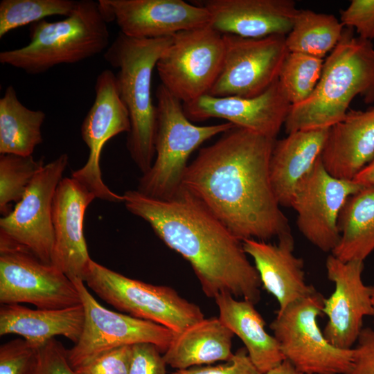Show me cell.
<instances>
[{"label":"cell","mask_w":374,"mask_h":374,"mask_svg":"<svg viewBox=\"0 0 374 374\" xmlns=\"http://www.w3.org/2000/svg\"><path fill=\"white\" fill-rule=\"evenodd\" d=\"M276 140L234 126L201 148L184 174L181 187L241 241L291 233L270 181Z\"/></svg>","instance_id":"6da1fadb"},{"label":"cell","mask_w":374,"mask_h":374,"mask_svg":"<svg viewBox=\"0 0 374 374\" xmlns=\"http://www.w3.org/2000/svg\"><path fill=\"white\" fill-rule=\"evenodd\" d=\"M127 211L147 222L157 235L190 265L204 294L229 293L257 304L262 285L242 241L183 187L159 199L138 190L123 195Z\"/></svg>","instance_id":"7a4b0ae2"},{"label":"cell","mask_w":374,"mask_h":374,"mask_svg":"<svg viewBox=\"0 0 374 374\" xmlns=\"http://www.w3.org/2000/svg\"><path fill=\"white\" fill-rule=\"evenodd\" d=\"M344 28L342 37L323 62L319 82L305 101L291 106L287 134L330 128L344 118L357 96L374 103V46Z\"/></svg>","instance_id":"3957f363"},{"label":"cell","mask_w":374,"mask_h":374,"mask_svg":"<svg viewBox=\"0 0 374 374\" xmlns=\"http://www.w3.org/2000/svg\"><path fill=\"white\" fill-rule=\"evenodd\" d=\"M172 37L137 39L119 33L104 53V59L118 69L119 96L130 116L126 146L141 171L148 172L155 157L157 108L151 95L152 72Z\"/></svg>","instance_id":"277c9868"},{"label":"cell","mask_w":374,"mask_h":374,"mask_svg":"<svg viewBox=\"0 0 374 374\" xmlns=\"http://www.w3.org/2000/svg\"><path fill=\"white\" fill-rule=\"evenodd\" d=\"M108 23L98 1H77L64 19L31 24L29 43L1 52L0 62L37 75L57 65L83 61L109 47Z\"/></svg>","instance_id":"5b68a950"},{"label":"cell","mask_w":374,"mask_h":374,"mask_svg":"<svg viewBox=\"0 0 374 374\" xmlns=\"http://www.w3.org/2000/svg\"><path fill=\"white\" fill-rule=\"evenodd\" d=\"M156 98L155 157L150 169L140 177L136 190L152 198L167 199L181 188L190 154L206 141L235 125L229 122L193 124L184 112L183 103L161 84Z\"/></svg>","instance_id":"8992f818"},{"label":"cell","mask_w":374,"mask_h":374,"mask_svg":"<svg viewBox=\"0 0 374 374\" xmlns=\"http://www.w3.org/2000/svg\"><path fill=\"white\" fill-rule=\"evenodd\" d=\"M84 282L119 311L152 321L179 335L204 319L201 308L173 288L130 278L91 260Z\"/></svg>","instance_id":"52a82bcc"},{"label":"cell","mask_w":374,"mask_h":374,"mask_svg":"<svg viewBox=\"0 0 374 374\" xmlns=\"http://www.w3.org/2000/svg\"><path fill=\"white\" fill-rule=\"evenodd\" d=\"M323 297L318 292L278 311L270 324L285 359L305 374H347L353 348L332 344L318 324Z\"/></svg>","instance_id":"ba28073f"},{"label":"cell","mask_w":374,"mask_h":374,"mask_svg":"<svg viewBox=\"0 0 374 374\" xmlns=\"http://www.w3.org/2000/svg\"><path fill=\"white\" fill-rule=\"evenodd\" d=\"M224 55L223 35L208 24L172 35L156 69L161 84L186 103L209 93Z\"/></svg>","instance_id":"9c48e42d"},{"label":"cell","mask_w":374,"mask_h":374,"mask_svg":"<svg viewBox=\"0 0 374 374\" xmlns=\"http://www.w3.org/2000/svg\"><path fill=\"white\" fill-rule=\"evenodd\" d=\"M0 303L56 310L81 304L74 283L27 249L0 236Z\"/></svg>","instance_id":"30bf717a"},{"label":"cell","mask_w":374,"mask_h":374,"mask_svg":"<svg viewBox=\"0 0 374 374\" xmlns=\"http://www.w3.org/2000/svg\"><path fill=\"white\" fill-rule=\"evenodd\" d=\"M84 310L82 335L67 350L69 362L75 368L108 350L140 343L156 346L164 353L175 334L156 323L109 310L90 294L81 280L73 281Z\"/></svg>","instance_id":"8fae6325"},{"label":"cell","mask_w":374,"mask_h":374,"mask_svg":"<svg viewBox=\"0 0 374 374\" xmlns=\"http://www.w3.org/2000/svg\"><path fill=\"white\" fill-rule=\"evenodd\" d=\"M221 71L208 94L216 97L258 96L276 81L289 53L286 35L246 38L224 34Z\"/></svg>","instance_id":"7c38bea8"},{"label":"cell","mask_w":374,"mask_h":374,"mask_svg":"<svg viewBox=\"0 0 374 374\" xmlns=\"http://www.w3.org/2000/svg\"><path fill=\"white\" fill-rule=\"evenodd\" d=\"M68 163V154L62 153L44 164L21 199L0 219V236L27 249L47 265H51L54 244L53 199Z\"/></svg>","instance_id":"4fadbf2b"},{"label":"cell","mask_w":374,"mask_h":374,"mask_svg":"<svg viewBox=\"0 0 374 374\" xmlns=\"http://www.w3.org/2000/svg\"><path fill=\"white\" fill-rule=\"evenodd\" d=\"M362 187L353 180L332 176L320 157L298 184L292 201L302 235L322 251L332 252L340 239L341 211L348 197Z\"/></svg>","instance_id":"5bb4252c"},{"label":"cell","mask_w":374,"mask_h":374,"mask_svg":"<svg viewBox=\"0 0 374 374\" xmlns=\"http://www.w3.org/2000/svg\"><path fill=\"white\" fill-rule=\"evenodd\" d=\"M95 99L80 127L81 136L89 150L88 159L71 177L91 192L96 198L123 202V195L112 191L103 182L100 159L105 144L112 138L130 130L128 112L117 89L116 75L105 69L96 78Z\"/></svg>","instance_id":"9a60e30c"},{"label":"cell","mask_w":374,"mask_h":374,"mask_svg":"<svg viewBox=\"0 0 374 374\" xmlns=\"http://www.w3.org/2000/svg\"><path fill=\"white\" fill-rule=\"evenodd\" d=\"M326 269L335 290L323 299L322 312L328 322L323 332L335 346L351 349L363 329L364 318L374 316L372 289L362 280L364 261L343 262L331 254Z\"/></svg>","instance_id":"2e32d148"},{"label":"cell","mask_w":374,"mask_h":374,"mask_svg":"<svg viewBox=\"0 0 374 374\" xmlns=\"http://www.w3.org/2000/svg\"><path fill=\"white\" fill-rule=\"evenodd\" d=\"M109 22L123 34L157 39L211 23L208 10L183 0H98Z\"/></svg>","instance_id":"e0dca14e"},{"label":"cell","mask_w":374,"mask_h":374,"mask_svg":"<svg viewBox=\"0 0 374 374\" xmlns=\"http://www.w3.org/2000/svg\"><path fill=\"white\" fill-rule=\"evenodd\" d=\"M291 106L278 80L254 97L206 94L183 103L184 112L191 121L222 118L236 127L274 139L284 125Z\"/></svg>","instance_id":"ac0fdd59"},{"label":"cell","mask_w":374,"mask_h":374,"mask_svg":"<svg viewBox=\"0 0 374 374\" xmlns=\"http://www.w3.org/2000/svg\"><path fill=\"white\" fill-rule=\"evenodd\" d=\"M96 196L72 177L60 182L53 202L54 244L51 265L72 281H84L91 258L83 233L88 206Z\"/></svg>","instance_id":"d6986e66"},{"label":"cell","mask_w":374,"mask_h":374,"mask_svg":"<svg viewBox=\"0 0 374 374\" xmlns=\"http://www.w3.org/2000/svg\"><path fill=\"white\" fill-rule=\"evenodd\" d=\"M211 26L221 34L246 38L287 35L299 9L292 0H204Z\"/></svg>","instance_id":"ffe728a7"},{"label":"cell","mask_w":374,"mask_h":374,"mask_svg":"<svg viewBox=\"0 0 374 374\" xmlns=\"http://www.w3.org/2000/svg\"><path fill=\"white\" fill-rule=\"evenodd\" d=\"M242 246L253 260L262 285L277 300L278 311L317 292L307 283L303 260L294 252L292 233L278 238L276 244L246 239Z\"/></svg>","instance_id":"44dd1931"},{"label":"cell","mask_w":374,"mask_h":374,"mask_svg":"<svg viewBox=\"0 0 374 374\" xmlns=\"http://www.w3.org/2000/svg\"><path fill=\"white\" fill-rule=\"evenodd\" d=\"M373 157L374 105L365 111L349 110L329 128L321 159L332 176L353 180Z\"/></svg>","instance_id":"7402d4cb"},{"label":"cell","mask_w":374,"mask_h":374,"mask_svg":"<svg viewBox=\"0 0 374 374\" xmlns=\"http://www.w3.org/2000/svg\"><path fill=\"white\" fill-rule=\"evenodd\" d=\"M328 130H299L276 140L269 161V176L280 206L291 207L298 184L321 157Z\"/></svg>","instance_id":"603a6c76"},{"label":"cell","mask_w":374,"mask_h":374,"mask_svg":"<svg viewBox=\"0 0 374 374\" xmlns=\"http://www.w3.org/2000/svg\"><path fill=\"white\" fill-rule=\"evenodd\" d=\"M82 304L56 310H35L19 304L0 308V335H18L34 348L61 335L78 343L84 327Z\"/></svg>","instance_id":"cb8c5ba5"},{"label":"cell","mask_w":374,"mask_h":374,"mask_svg":"<svg viewBox=\"0 0 374 374\" xmlns=\"http://www.w3.org/2000/svg\"><path fill=\"white\" fill-rule=\"evenodd\" d=\"M219 319L243 342L251 361L262 374L281 364L285 359L274 336L265 330V322L254 304L238 300L229 293L215 299Z\"/></svg>","instance_id":"d4e9b609"},{"label":"cell","mask_w":374,"mask_h":374,"mask_svg":"<svg viewBox=\"0 0 374 374\" xmlns=\"http://www.w3.org/2000/svg\"><path fill=\"white\" fill-rule=\"evenodd\" d=\"M234 334L219 319H204L175 335L163 355L167 365L177 370L229 361Z\"/></svg>","instance_id":"484cf974"},{"label":"cell","mask_w":374,"mask_h":374,"mask_svg":"<svg viewBox=\"0 0 374 374\" xmlns=\"http://www.w3.org/2000/svg\"><path fill=\"white\" fill-rule=\"evenodd\" d=\"M340 239L332 255L343 262L364 261L374 250V186L350 195L338 220Z\"/></svg>","instance_id":"4316f807"},{"label":"cell","mask_w":374,"mask_h":374,"mask_svg":"<svg viewBox=\"0 0 374 374\" xmlns=\"http://www.w3.org/2000/svg\"><path fill=\"white\" fill-rule=\"evenodd\" d=\"M46 114L24 106L15 87L8 86L0 98V154L32 155L43 142Z\"/></svg>","instance_id":"83f0119b"},{"label":"cell","mask_w":374,"mask_h":374,"mask_svg":"<svg viewBox=\"0 0 374 374\" xmlns=\"http://www.w3.org/2000/svg\"><path fill=\"white\" fill-rule=\"evenodd\" d=\"M344 27L335 15L299 10L292 28L286 35L289 52L323 59L342 37Z\"/></svg>","instance_id":"f1b7e54d"},{"label":"cell","mask_w":374,"mask_h":374,"mask_svg":"<svg viewBox=\"0 0 374 374\" xmlns=\"http://www.w3.org/2000/svg\"><path fill=\"white\" fill-rule=\"evenodd\" d=\"M77 1L1 0L0 1V38L17 28L33 24L52 15H71Z\"/></svg>","instance_id":"f546056e"},{"label":"cell","mask_w":374,"mask_h":374,"mask_svg":"<svg viewBox=\"0 0 374 374\" xmlns=\"http://www.w3.org/2000/svg\"><path fill=\"white\" fill-rule=\"evenodd\" d=\"M323 59L289 52L282 66L278 82L292 105L307 100L321 78Z\"/></svg>","instance_id":"4dcf8cb0"},{"label":"cell","mask_w":374,"mask_h":374,"mask_svg":"<svg viewBox=\"0 0 374 374\" xmlns=\"http://www.w3.org/2000/svg\"><path fill=\"white\" fill-rule=\"evenodd\" d=\"M44 166L43 158L35 160L32 155L0 154L1 215H8L10 204H17L21 199L35 175Z\"/></svg>","instance_id":"1f68e13d"},{"label":"cell","mask_w":374,"mask_h":374,"mask_svg":"<svg viewBox=\"0 0 374 374\" xmlns=\"http://www.w3.org/2000/svg\"><path fill=\"white\" fill-rule=\"evenodd\" d=\"M26 374H77L71 366L67 350L55 338L36 350Z\"/></svg>","instance_id":"d6a6232c"},{"label":"cell","mask_w":374,"mask_h":374,"mask_svg":"<svg viewBox=\"0 0 374 374\" xmlns=\"http://www.w3.org/2000/svg\"><path fill=\"white\" fill-rule=\"evenodd\" d=\"M132 346L105 352L74 368L77 374H129Z\"/></svg>","instance_id":"836d02e7"},{"label":"cell","mask_w":374,"mask_h":374,"mask_svg":"<svg viewBox=\"0 0 374 374\" xmlns=\"http://www.w3.org/2000/svg\"><path fill=\"white\" fill-rule=\"evenodd\" d=\"M36 348L24 339H15L0 346V374H26Z\"/></svg>","instance_id":"e575fe53"},{"label":"cell","mask_w":374,"mask_h":374,"mask_svg":"<svg viewBox=\"0 0 374 374\" xmlns=\"http://www.w3.org/2000/svg\"><path fill=\"white\" fill-rule=\"evenodd\" d=\"M343 26L355 30L358 37L371 41L374 39V0H352L341 11Z\"/></svg>","instance_id":"d590c367"},{"label":"cell","mask_w":374,"mask_h":374,"mask_svg":"<svg viewBox=\"0 0 374 374\" xmlns=\"http://www.w3.org/2000/svg\"><path fill=\"white\" fill-rule=\"evenodd\" d=\"M166 365L154 344L140 343L132 346L129 374H167Z\"/></svg>","instance_id":"8d00e7d4"},{"label":"cell","mask_w":374,"mask_h":374,"mask_svg":"<svg viewBox=\"0 0 374 374\" xmlns=\"http://www.w3.org/2000/svg\"><path fill=\"white\" fill-rule=\"evenodd\" d=\"M172 374H262L251 361L245 348H241L224 364L191 367Z\"/></svg>","instance_id":"74e56055"},{"label":"cell","mask_w":374,"mask_h":374,"mask_svg":"<svg viewBox=\"0 0 374 374\" xmlns=\"http://www.w3.org/2000/svg\"><path fill=\"white\" fill-rule=\"evenodd\" d=\"M347 374H374V329L363 328L353 348V360Z\"/></svg>","instance_id":"f35d334b"},{"label":"cell","mask_w":374,"mask_h":374,"mask_svg":"<svg viewBox=\"0 0 374 374\" xmlns=\"http://www.w3.org/2000/svg\"><path fill=\"white\" fill-rule=\"evenodd\" d=\"M353 181L363 186H374V157L355 177Z\"/></svg>","instance_id":"ab89813d"},{"label":"cell","mask_w":374,"mask_h":374,"mask_svg":"<svg viewBox=\"0 0 374 374\" xmlns=\"http://www.w3.org/2000/svg\"><path fill=\"white\" fill-rule=\"evenodd\" d=\"M265 374H305L298 371L289 361L285 359L281 364Z\"/></svg>","instance_id":"60d3db41"},{"label":"cell","mask_w":374,"mask_h":374,"mask_svg":"<svg viewBox=\"0 0 374 374\" xmlns=\"http://www.w3.org/2000/svg\"><path fill=\"white\" fill-rule=\"evenodd\" d=\"M371 289H372V301H373V305L374 308V285L371 286Z\"/></svg>","instance_id":"b9f144b4"}]
</instances>
